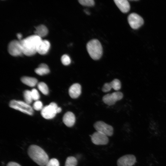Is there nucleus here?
Listing matches in <instances>:
<instances>
[{"label":"nucleus","mask_w":166,"mask_h":166,"mask_svg":"<svg viewBox=\"0 0 166 166\" xmlns=\"http://www.w3.org/2000/svg\"><path fill=\"white\" fill-rule=\"evenodd\" d=\"M42 40L41 38L35 34L19 40L23 54L27 56L35 54Z\"/></svg>","instance_id":"obj_1"},{"label":"nucleus","mask_w":166,"mask_h":166,"mask_svg":"<svg viewBox=\"0 0 166 166\" xmlns=\"http://www.w3.org/2000/svg\"><path fill=\"white\" fill-rule=\"evenodd\" d=\"M29 157L40 166H45L49 160L48 155L41 148L36 145H31L28 149Z\"/></svg>","instance_id":"obj_2"},{"label":"nucleus","mask_w":166,"mask_h":166,"mask_svg":"<svg viewBox=\"0 0 166 166\" xmlns=\"http://www.w3.org/2000/svg\"><path fill=\"white\" fill-rule=\"evenodd\" d=\"M86 49L90 57L94 60L99 59L102 55V46L97 39H93L89 41L87 44Z\"/></svg>","instance_id":"obj_3"},{"label":"nucleus","mask_w":166,"mask_h":166,"mask_svg":"<svg viewBox=\"0 0 166 166\" xmlns=\"http://www.w3.org/2000/svg\"><path fill=\"white\" fill-rule=\"evenodd\" d=\"M61 109L58 107L54 102L50 103L48 105L44 107L41 110V113L42 117L46 119L53 118L57 113H60Z\"/></svg>","instance_id":"obj_4"},{"label":"nucleus","mask_w":166,"mask_h":166,"mask_svg":"<svg viewBox=\"0 0 166 166\" xmlns=\"http://www.w3.org/2000/svg\"><path fill=\"white\" fill-rule=\"evenodd\" d=\"M9 105L13 109L29 115H33L34 113L32 107L25 102L13 100L10 101Z\"/></svg>","instance_id":"obj_5"},{"label":"nucleus","mask_w":166,"mask_h":166,"mask_svg":"<svg viewBox=\"0 0 166 166\" xmlns=\"http://www.w3.org/2000/svg\"><path fill=\"white\" fill-rule=\"evenodd\" d=\"M97 131L107 136H110L113 133V127L102 121H97L93 125Z\"/></svg>","instance_id":"obj_6"},{"label":"nucleus","mask_w":166,"mask_h":166,"mask_svg":"<svg viewBox=\"0 0 166 166\" xmlns=\"http://www.w3.org/2000/svg\"><path fill=\"white\" fill-rule=\"evenodd\" d=\"M123 96V95L121 92H114L105 95L102 97V101L106 104L111 106L115 104L117 101L121 100Z\"/></svg>","instance_id":"obj_7"},{"label":"nucleus","mask_w":166,"mask_h":166,"mask_svg":"<svg viewBox=\"0 0 166 166\" xmlns=\"http://www.w3.org/2000/svg\"><path fill=\"white\" fill-rule=\"evenodd\" d=\"M7 50L10 54L14 56H20L23 54L19 40H13L9 43Z\"/></svg>","instance_id":"obj_8"},{"label":"nucleus","mask_w":166,"mask_h":166,"mask_svg":"<svg viewBox=\"0 0 166 166\" xmlns=\"http://www.w3.org/2000/svg\"><path fill=\"white\" fill-rule=\"evenodd\" d=\"M128 20L129 25L134 29L139 28L144 23L143 18L135 13H132L130 14L128 17Z\"/></svg>","instance_id":"obj_9"},{"label":"nucleus","mask_w":166,"mask_h":166,"mask_svg":"<svg viewBox=\"0 0 166 166\" xmlns=\"http://www.w3.org/2000/svg\"><path fill=\"white\" fill-rule=\"evenodd\" d=\"M90 136L92 142L96 145H105L107 144L109 141V139L107 136L97 131L94 132Z\"/></svg>","instance_id":"obj_10"},{"label":"nucleus","mask_w":166,"mask_h":166,"mask_svg":"<svg viewBox=\"0 0 166 166\" xmlns=\"http://www.w3.org/2000/svg\"><path fill=\"white\" fill-rule=\"evenodd\" d=\"M136 162V157L134 155L127 154L118 159L117 164V166H132Z\"/></svg>","instance_id":"obj_11"},{"label":"nucleus","mask_w":166,"mask_h":166,"mask_svg":"<svg viewBox=\"0 0 166 166\" xmlns=\"http://www.w3.org/2000/svg\"><path fill=\"white\" fill-rule=\"evenodd\" d=\"M121 88V84L120 81L117 79H115L109 83H105L103 85L102 91L104 92H108L112 88L114 90L118 91Z\"/></svg>","instance_id":"obj_12"},{"label":"nucleus","mask_w":166,"mask_h":166,"mask_svg":"<svg viewBox=\"0 0 166 166\" xmlns=\"http://www.w3.org/2000/svg\"><path fill=\"white\" fill-rule=\"evenodd\" d=\"M63 121L67 126L69 127H72L74 124L76 118L74 114L71 112L69 111L66 113L64 115Z\"/></svg>","instance_id":"obj_13"},{"label":"nucleus","mask_w":166,"mask_h":166,"mask_svg":"<svg viewBox=\"0 0 166 166\" xmlns=\"http://www.w3.org/2000/svg\"><path fill=\"white\" fill-rule=\"evenodd\" d=\"M81 93V86L78 83H75L71 85L69 89V93L71 98H78Z\"/></svg>","instance_id":"obj_14"},{"label":"nucleus","mask_w":166,"mask_h":166,"mask_svg":"<svg viewBox=\"0 0 166 166\" xmlns=\"http://www.w3.org/2000/svg\"><path fill=\"white\" fill-rule=\"evenodd\" d=\"M114 1L120 10L123 13H127L130 9V5L127 0H115Z\"/></svg>","instance_id":"obj_15"},{"label":"nucleus","mask_w":166,"mask_h":166,"mask_svg":"<svg viewBox=\"0 0 166 166\" xmlns=\"http://www.w3.org/2000/svg\"><path fill=\"white\" fill-rule=\"evenodd\" d=\"M50 47V43L47 40H42L37 49V52L41 55H44L48 51Z\"/></svg>","instance_id":"obj_16"},{"label":"nucleus","mask_w":166,"mask_h":166,"mask_svg":"<svg viewBox=\"0 0 166 166\" xmlns=\"http://www.w3.org/2000/svg\"><path fill=\"white\" fill-rule=\"evenodd\" d=\"M34 33L41 38L46 36L48 33L47 28L43 25H41L35 27Z\"/></svg>","instance_id":"obj_17"},{"label":"nucleus","mask_w":166,"mask_h":166,"mask_svg":"<svg viewBox=\"0 0 166 166\" xmlns=\"http://www.w3.org/2000/svg\"><path fill=\"white\" fill-rule=\"evenodd\" d=\"M21 80L23 83L31 87H34L38 84L37 79L33 77L24 76L21 77Z\"/></svg>","instance_id":"obj_18"},{"label":"nucleus","mask_w":166,"mask_h":166,"mask_svg":"<svg viewBox=\"0 0 166 166\" xmlns=\"http://www.w3.org/2000/svg\"><path fill=\"white\" fill-rule=\"evenodd\" d=\"M34 71L37 74L40 76L47 74L50 72L48 66L45 63L40 64L38 67L36 68Z\"/></svg>","instance_id":"obj_19"},{"label":"nucleus","mask_w":166,"mask_h":166,"mask_svg":"<svg viewBox=\"0 0 166 166\" xmlns=\"http://www.w3.org/2000/svg\"><path fill=\"white\" fill-rule=\"evenodd\" d=\"M37 87L39 90L44 95H47L49 94V90L46 84L44 82H40L37 84Z\"/></svg>","instance_id":"obj_20"},{"label":"nucleus","mask_w":166,"mask_h":166,"mask_svg":"<svg viewBox=\"0 0 166 166\" xmlns=\"http://www.w3.org/2000/svg\"><path fill=\"white\" fill-rule=\"evenodd\" d=\"M23 95L25 102L29 105L32 102L33 100L31 91L28 90H25L23 93Z\"/></svg>","instance_id":"obj_21"},{"label":"nucleus","mask_w":166,"mask_h":166,"mask_svg":"<svg viewBox=\"0 0 166 166\" xmlns=\"http://www.w3.org/2000/svg\"><path fill=\"white\" fill-rule=\"evenodd\" d=\"M77 161L76 158L73 156H69L66 159L65 166H76Z\"/></svg>","instance_id":"obj_22"},{"label":"nucleus","mask_w":166,"mask_h":166,"mask_svg":"<svg viewBox=\"0 0 166 166\" xmlns=\"http://www.w3.org/2000/svg\"><path fill=\"white\" fill-rule=\"evenodd\" d=\"M78 1L81 5L84 6H93L95 3L93 0H79Z\"/></svg>","instance_id":"obj_23"},{"label":"nucleus","mask_w":166,"mask_h":166,"mask_svg":"<svg viewBox=\"0 0 166 166\" xmlns=\"http://www.w3.org/2000/svg\"><path fill=\"white\" fill-rule=\"evenodd\" d=\"M61 61L62 64L65 65H69L71 62L70 57L67 54H64L62 56Z\"/></svg>","instance_id":"obj_24"},{"label":"nucleus","mask_w":166,"mask_h":166,"mask_svg":"<svg viewBox=\"0 0 166 166\" xmlns=\"http://www.w3.org/2000/svg\"><path fill=\"white\" fill-rule=\"evenodd\" d=\"M59 163L56 158H53L49 160L45 166H59Z\"/></svg>","instance_id":"obj_25"},{"label":"nucleus","mask_w":166,"mask_h":166,"mask_svg":"<svg viewBox=\"0 0 166 166\" xmlns=\"http://www.w3.org/2000/svg\"><path fill=\"white\" fill-rule=\"evenodd\" d=\"M42 102L39 100L36 101L33 104V108L36 110H41L43 108Z\"/></svg>","instance_id":"obj_26"},{"label":"nucleus","mask_w":166,"mask_h":166,"mask_svg":"<svg viewBox=\"0 0 166 166\" xmlns=\"http://www.w3.org/2000/svg\"><path fill=\"white\" fill-rule=\"evenodd\" d=\"M31 91L33 100L38 101L40 98V96L38 90L35 89H33Z\"/></svg>","instance_id":"obj_27"},{"label":"nucleus","mask_w":166,"mask_h":166,"mask_svg":"<svg viewBox=\"0 0 166 166\" xmlns=\"http://www.w3.org/2000/svg\"><path fill=\"white\" fill-rule=\"evenodd\" d=\"M6 166H21L18 164L14 162H9Z\"/></svg>","instance_id":"obj_28"},{"label":"nucleus","mask_w":166,"mask_h":166,"mask_svg":"<svg viewBox=\"0 0 166 166\" xmlns=\"http://www.w3.org/2000/svg\"><path fill=\"white\" fill-rule=\"evenodd\" d=\"M17 36L18 39L19 40H21V38L22 37V35L20 33H18L17 34Z\"/></svg>","instance_id":"obj_29"}]
</instances>
